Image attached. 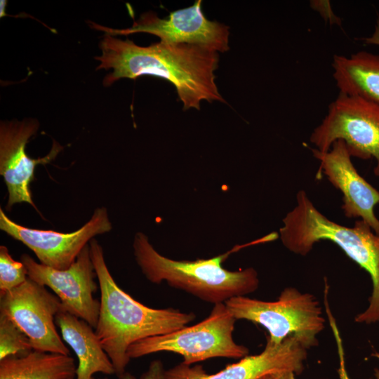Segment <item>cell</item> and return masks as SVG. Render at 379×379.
I'll return each instance as SVG.
<instances>
[{
	"label": "cell",
	"instance_id": "17",
	"mask_svg": "<svg viewBox=\"0 0 379 379\" xmlns=\"http://www.w3.org/2000/svg\"><path fill=\"white\" fill-rule=\"evenodd\" d=\"M77 366L69 355L32 350L0 360V379H69Z\"/></svg>",
	"mask_w": 379,
	"mask_h": 379
},
{
	"label": "cell",
	"instance_id": "4",
	"mask_svg": "<svg viewBox=\"0 0 379 379\" xmlns=\"http://www.w3.org/2000/svg\"><path fill=\"white\" fill-rule=\"evenodd\" d=\"M243 246H235L209 259L180 261L159 253L142 232L135 234L133 242L136 262L149 281H166L172 287L214 305L225 302L234 297L244 296L258 288L259 279L255 269L248 267L233 272L222 266L231 253Z\"/></svg>",
	"mask_w": 379,
	"mask_h": 379
},
{
	"label": "cell",
	"instance_id": "15",
	"mask_svg": "<svg viewBox=\"0 0 379 379\" xmlns=\"http://www.w3.org/2000/svg\"><path fill=\"white\" fill-rule=\"evenodd\" d=\"M63 340L75 352L79 361L76 379H94L96 373H115L114 366L93 327L84 320L62 309L55 316Z\"/></svg>",
	"mask_w": 379,
	"mask_h": 379
},
{
	"label": "cell",
	"instance_id": "20",
	"mask_svg": "<svg viewBox=\"0 0 379 379\" xmlns=\"http://www.w3.org/2000/svg\"><path fill=\"white\" fill-rule=\"evenodd\" d=\"M324 294L326 313L328 317V320L329 321L330 326L331 327L335 343L337 344L338 354L339 357V368L338 370L339 378L340 379H350L345 366V352L343 345V340L340 337L336 321L332 314L331 310L328 305L327 299L328 291H324Z\"/></svg>",
	"mask_w": 379,
	"mask_h": 379
},
{
	"label": "cell",
	"instance_id": "14",
	"mask_svg": "<svg viewBox=\"0 0 379 379\" xmlns=\"http://www.w3.org/2000/svg\"><path fill=\"white\" fill-rule=\"evenodd\" d=\"M307 350L296 338L288 337L279 345L267 341L260 353L247 355L215 373L208 374L199 365L181 363L165 370V376L166 379H259L267 373L284 371L299 375L304 370Z\"/></svg>",
	"mask_w": 379,
	"mask_h": 379
},
{
	"label": "cell",
	"instance_id": "16",
	"mask_svg": "<svg viewBox=\"0 0 379 379\" xmlns=\"http://www.w3.org/2000/svg\"><path fill=\"white\" fill-rule=\"evenodd\" d=\"M331 65L340 93L379 105V55L366 51L335 55Z\"/></svg>",
	"mask_w": 379,
	"mask_h": 379
},
{
	"label": "cell",
	"instance_id": "18",
	"mask_svg": "<svg viewBox=\"0 0 379 379\" xmlns=\"http://www.w3.org/2000/svg\"><path fill=\"white\" fill-rule=\"evenodd\" d=\"M33 350L26 334L8 317L0 314V360Z\"/></svg>",
	"mask_w": 379,
	"mask_h": 379
},
{
	"label": "cell",
	"instance_id": "9",
	"mask_svg": "<svg viewBox=\"0 0 379 379\" xmlns=\"http://www.w3.org/2000/svg\"><path fill=\"white\" fill-rule=\"evenodd\" d=\"M202 1H196L191 6L171 12L168 17L159 18L154 13L142 14L131 27L113 29L91 22L92 27L111 36L147 33L169 44H194L203 46L218 53L229 50V27L209 20L201 9Z\"/></svg>",
	"mask_w": 379,
	"mask_h": 379
},
{
	"label": "cell",
	"instance_id": "26",
	"mask_svg": "<svg viewBox=\"0 0 379 379\" xmlns=\"http://www.w3.org/2000/svg\"><path fill=\"white\" fill-rule=\"evenodd\" d=\"M102 379H107V378H102Z\"/></svg>",
	"mask_w": 379,
	"mask_h": 379
},
{
	"label": "cell",
	"instance_id": "1",
	"mask_svg": "<svg viewBox=\"0 0 379 379\" xmlns=\"http://www.w3.org/2000/svg\"><path fill=\"white\" fill-rule=\"evenodd\" d=\"M101 55L97 69H112L103 80L105 86L123 78L135 79L149 75L172 84L183 109H200L203 100L225 102L215 84L218 52L187 44H169L161 41L149 46L136 45L105 34L100 41Z\"/></svg>",
	"mask_w": 379,
	"mask_h": 379
},
{
	"label": "cell",
	"instance_id": "21",
	"mask_svg": "<svg viewBox=\"0 0 379 379\" xmlns=\"http://www.w3.org/2000/svg\"><path fill=\"white\" fill-rule=\"evenodd\" d=\"M310 6L330 24H340L341 20L333 13L328 1H312Z\"/></svg>",
	"mask_w": 379,
	"mask_h": 379
},
{
	"label": "cell",
	"instance_id": "13",
	"mask_svg": "<svg viewBox=\"0 0 379 379\" xmlns=\"http://www.w3.org/2000/svg\"><path fill=\"white\" fill-rule=\"evenodd\" d=\"M320 164L318 175L323 173L343 195L342 210L347 218H360L379 234V220L374 207L379 204V192L361 177L353 165L343 140L333 142L326 152L311 148Z\"/></svg>",
	"mask_w": 379,
	"mask_h": 379
},
{
	"label": "cell",
	"instance_id": "6",
	"mask_svg": "<svg viewBox=\"0 0 379 379\" xmlns=\"http://www.w3.org/2000/svg\"><path fill=\"white\" fill-rule=\"evenodd\" d=\"M237 319L225 302L214 305L203 321L173 332L140 340L128 349L130 359L160 352H170L183 357L182 364H191L215 357L241 359L248 349L233 338Z\"/></svg>",
	"mask_w": 379,
	"mask_h": 379
},
{
	"label": "cell",
	"instance_id": "23",
	"mask_svg": "<svg viewBox=\"0 0 379 379\" xmlns=\"http://www.w3.org/2000/svg\"><path fill=\"white\" fill-rule=\"evenodd\" d=\"M295 375L292 371H284L267 373L259 379H295Z\"/></svg>",
	"mask_w": 379,
	"mask_h": 379
},
{
	"label": "cell",
	"instance_id": "2",
	"mask_svg": "<svg viewBox=\"0 0 379 379\" xmlns=\"http://www.w3.org/2000/svg\"><path fill=\"white\" fill-rule=\"evenodd\" d=\"M89 246L100 291V307L95 332L119 376L126 372L131 359L127 351L131 345L182 328L196 316L172 307H149L135 300L112 277L98 241L93 238Z\"/></svg>",
	"mask_w": 379,
	"mask_h": 379
},
{
	"label": "cell",
	"instance_id": "3",
	"mask_svg": "<svg viewBox=\"0 0 379 379\" xmlns=\"http://www.w3.org/2000/svg\"><path fill=\"white\" fill-rule=\"evenodd\" d=\"M282 222L279 237L291 253L305 256L316 243L330 241L368 273L373 284L369 305L354 321L366 324L379 322V234L361 220L353 227H346L328 219L302 190L297 192L295 205Z\"/></svg>",
	"mask_w": 379,
	"mask_h": 379
},
{
	"label": "cell",
	"instance_id": "7",
	"mask_svg": "<svg viewBox=\"0 0 379 379\" xmlns=\"http://www.w3.org/2000/svg\"><path fill=\"white\" fill-rule=\"evenodd\" d=\"M338 140L345 142L351 157L374 158L373 173L379 177V105L340 93L310 138L321 152H328Z\"/></svg>",
	"mask_w": 379,
	"mask_h": 379
},
{
	"label": "cell",
	"instance_id": "12",
	"mask_svg": "<svg viewBox=\"0 0 379 379\" xmlns=\"http://www.w3.org/2000/svg\"><path fill=\"white\" fill-rule=\"evenodd\" d=\"M39 124L32 119L1 121L0 126V174L8 190L6 209L26 202L37 210L33 202L30 184L37 164L53 160L62 149L54 141L50 152L42 158L32 159L26 153L29 139L36 133Z\"/></svg>",
	"mask_w": 379,
	"mask_h": 379
},
{
	"label": "cell",
	"instance_id": "19",
	"mask_svg": "<svg viewBox=\"0 0 379 379\" xmlns=\"http://www.w3.org/2000/svg\"><path fill=\"white\" fill-rule=\"evenodd\" d=\"M28 278L27 271L21 261L14 260L8 248L0 246V292L20 286Z\"/></svg>",
	"mask_w": 379,
	"mask_h": 379
},
{
	"label": "cell",
	"instance_id": "27",
	"mask_svg": "<svg viewBox=\"0 0 379 379\" xmlns=\"http://www.w3.org/2000/svg\"><path fill=\"white\" fill-rule=\"evenodd\" d=\"M69 379H73V378H69Z\"/></svg>",
	"mask_w": 379,
	"mask_h": 379
},
{
	"label": "cell",
	"instance_id": "5",
	"mask_svg": "<svg viewBox=\"0 0 379 379\" xmlns=\"http://www.w3.org/2000/svg\"><path fill=\"white\" fill-rule=\"evenodd\" d=\"M237 319L250 321L264 327L267 340L274 345L295 337L307 350L319 343L317 335L323 331L325 319L316 297L286 287L275 301H264L246 296L234 297L225 302Z\"/></svg>",
	"mask_w": 379,
	"mask_h": 379
},
{
	"label": "cell",
	"instance_id": "22",
	"mask_svg": "<svg viewBox=\"0 0 379 379\" xmlns=\"http://www.w3.org/2000/svg\"><path fill=\"white\" fill-rule=\"evenodd\" d=\"M140 379H166L162 362L159 360L152 361L147 370L140 376Z\"/></svg>",
	"mask_w": 379,
	"mask_h": 379
},
{
	"label": "cell",
	"instance_id": "25",
	"mask_svg": "<svg viewBox=\"0 0 379 379\" xmlns=\"http://www.w3.org/2000/svg\"><path fill=\"white\" fill-rule=\"evenodd\" d=\"M375 372H376L375 375H376L378 379H379V371L377 370V371H375Z\"/></svg>",
	"mask_w": 379,
	"mask_h": 379
},
{
	"label": "cell",
	"instance_id": "11",
	"mask_svg": "<svg viewBox=\"0 0 379 379\" xmlns=\"http://www.w3.org/2000/svg\"><path fill=\"white\" fill-rule=\"evenodd\" d=\"M112 228L105 207L97 208L85 225L69 233L24 227L11 220L0 208L1 230L32 250L41 264L59 270L69 268L91 239Z\"/></svg>",
	"mask_w": 379,
	"mask_h": 379
},
{
	"label": "cell",
	"instance_id": "10",
	"mask_svg": "<svg viewBox=\"0 0 379 379\" xmlns=\"http://www.w3.org/2000/svg\"><path fill=\"white\" fill-rule=\"evenodd\" d=\"M20 261L25 266L29 279L50 288L60 299L62 309L86 321L95 328L100 302L94 298L98 290L97 274L93 264L89 244L67 269L55 270L36 262L24 253Z\"/></svg>",
	"mask_w": 379,
	"mask_h": 379
},
{
	"label": "cell",
	"instance_id": "24",
	"mask_svg": "<svg viewBox=\"0 0 379 379\" xmlns=\"http://www.w3.org/2000/svg\"><path fill=\"white\" fill-rule=\"evenodd\" d=\"M363 40L367 44L379 46V19L376 22L375 29L371 36L364 38Z\"/></svg>",
	"mask_w": 379,
	"mask_h": 379
},
{
	"label": "cell",
	"instance_id": "8",
	"mask_svg": "<svg viewBox=\"0 0 379 379\" xmlns=\"http://www.w3.org/2000/svg\"><path fill=\"white\" fill-rule=\"evenodd\" d=\"M62 309L57 296L29 277L13 290L0 292V314L26 334L33 350L69 355L55 324Z\"/></svg>",
	"mask_w": 379,
	"mask_h": 379
}]
</instances>
